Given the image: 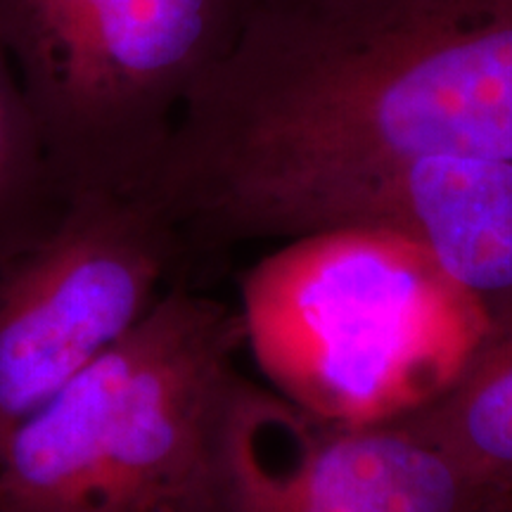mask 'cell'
Here are the masks:
<instances>
[{
    "label": "cell",
    "instance_id": "3",
    "mask_svg": "<svg viewBox=\"0 0 512 512\" xmlns=\"http://www.w3.org/2000/svg\"><path fill=\"white\" fill-rule=\"evenodd\" d=\"M238 313L245 347L275 394L339 427L420 411L491 332L422 249L368 228L290 238L245 273Z\"/></svg>",
    "mask_w": 512,
    "mask_h": 512
},
{
    "label": "cell",
    "instance_id": "8",
    "mask_svg": "<svg viewBox=\"0 0 512 512\" xmlns=\"http://www.w3.org/2000/svg\"><path fill=\"white\" fill-rule=\"evenodd\" d=\"M399 422L463 472L479 512H512V330L486 339L444 394Z\"/></svg>",
    "mask_w": 512,
    "mask_h": 512
},
{
    "label": "cell",
    "instance_id": "2",
    "mask_svg": "<svg viewBox=\"0 0 512 512\" xmlns=\"http://www.w3.org/2000/svg\"><path fill=\"white\" fill-rule=\"evenodd\" d=\"M240 313L171 287L0 448V512H226Z\"/></svg>",
    "mask_w": 512,
    "mask_h": 512
},
{
    "label": "cell",
    "instance_id": "5",
    "mask_svg": "<svg viewBox=\"0 0 512 512\" xmlns=\"http://www.w3.org/2000/svg\"><path fill=\"white\" fill-rule=\"evenodd\" d=\"M185 259L143 195H81L0 266V448L150 313Z\"/></svg>",
    "mask_w": 512,
    "mask_h": 512
},
{
    "label": "cell",
    "instance_id": "1",
    "mask_svg": "<svg viewBox=\"0 0 512 512\" xmlns=\"http://www.w3.org/2000/svg\"><path fill=\"white\" fill-rule=\"evenodd\" d=\"M439 155L512 159V0H252L140 195L188 254Z\"/></svg>",
    "mask_w": 512,
    "mask_h": 512
},
{
    "label": "cell",
    "instance_id": "9",
    "mask_svg": "<svg viewBox=\"0 0 512 512\" xmlns=\"http://www.w3.org/2000/svg\"><path fill=\"white\" fill-rule=\"evenodd\" d=\"M64 202L0 43V266L43 235Z\"/></svg>",
    "mask_w": 512,
    "mask_h": 512
},
{
    "label": "cell",
    "instance_id": "6",
    "mask_svg": "<svg viewBox=\"0 0 512 512\" xmlns=\"http://www.w3.org/2000/svg\"><path fill=\"white\" fill-rule=\"evenodd\" d=\"M228 512H479L463 472L401 422L339 427L247 382Z\"/></svg>",
    "mask_w": 512,
    "mask_h": 512
},
{
    "label": "cell",
    "instance_id": "7",
    "mask_svg": "<svg viewBox=\"0 0 512 512\" xmlns=\"http://www.w3.org/2000/svg\"><path fill=\"white\" fill-rule=\"evenodd\" d=\"M325 228L411 242L479 306L489 337L512 330V159L439 155L394 166L325 202L306 233Z\"/></svg>",
    "mask_w": 512,
    "mask_h": 512
},
{
    "label": "cell",
    "instance_id": "4",
    "mask_svg": "<svg viewBox=\"0 0 512 512\" xmlns=\"http://www.w3.org/2000/svg\"><path fill=\"white\" fill-rule=\"evenodd\" d=\"M252 0H0V43L62 200L140 195Z\"/></svg>",
    "mask_w": 512,
    "mask_h": 512
}]
</instances>
